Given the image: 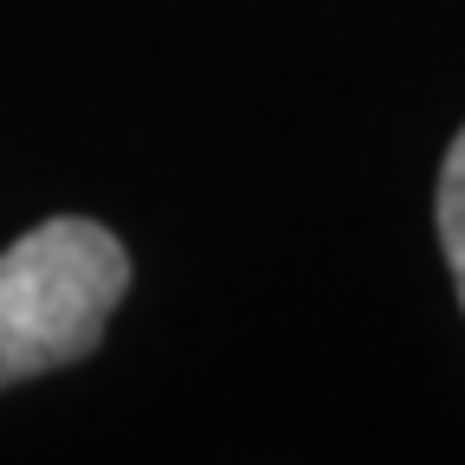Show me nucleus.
Here are the masks:
<instances>
[{
    "mask_svg": "<svg viewBox=\"0 0 465 465\" xmlns=\"http://www.w3.org/2000/svg\"><path fill=\"white\" fill-rule=\"evenodd\" d=\"M130 291V252L97 220H45L0 252V388L84 362Z\"/></svg>",
    "mask_w": 465,
    "mask_h": 465,
    "instance_id": "f257e3e1",
    "label": "nucleus"
},
{
    "mask_svg": "<svg viewBox=\"0 0 465 465\" xmlns=\"http://www.w3.org/2000/svg\"><path fill=\"white\" fill-rule=\"evenodd\" d=\"M433 220H440V246L452 265V291H459V311H465V130L452 136L446 162H440V194H433Z\"/></svg>",
    "mask_w": 465,
    "mask_h": 465,
    "instance_id": "f03ea898",
    "label": "nucleus"
}]
</instances>
